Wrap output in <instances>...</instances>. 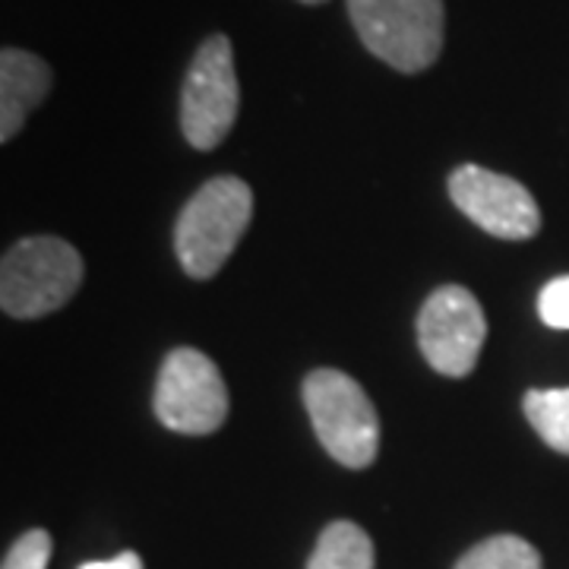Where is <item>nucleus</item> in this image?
Returning a JSON list of instances; mask_svg holds the SVG:
<instances>
[{
    "mask_svg": "<svg viewBox=\"0 0 569 569\" xmlns=\"http://www.w3.org/2000/svg\"><path fill=\"white\" fill-rule=\"evenodd\" d=\"M253 219V193L241 178L219 174L206 181L181 209L174 224V253L190 279H212Z\"/></svg>",
    "mask_w": 569,
    "mask_h": 569,
    "instance_id": "1",
    "label": "nucleus"
},
{
    "mask_svg": "<svg viewBox=\"0 0 569 569\" xmlns=\"http://www.w3.org/2000/svg\"><path fill=\"white\" fill-rule=\"evenodd\" d=\"M348 17L367 51L399 73H421L443 51V0H348Z\"/></svg>",
    "mask_w": 569,
    "mask_h": 569,
    "instance_id": "2",
    "label": "nucleus"
},
{
    "mask_svg": "<svg viewBox=\"0 0 569 569\" xmlns=\"http://www.w3.org/2000/svg\"><path fill=\"white\" fill-rule=\"evenodd\" d=\"M305 408L317 440L346 468L373 466L380 449V418L361 383L342 370H313L307 373Z\"/></svg>",
    "mask_w": 569,
    "mask_h": 569,
    "instance_id": "3",
    "label": "nucleus"
},
{
    "mask_svg": "<svg viewBox=\"0 0 569 569\" xmlns=\"http://www.w3.org/2000/svg\"><path fill=\"white\" fill-rule=\"evenodd\" d=\"M82 284V257L61 238H26L3 253L0 307L7 317L36 320L61 310Z\"/></svg>",
    "mask_w": 569,
    "mask_h": 569,
    "instance_id": "4",
    "label": "nucleus"
},
{
    "mask_svg": "<svg viewBox=\"0 0 569 569\" xmlns=\"http://www.w3.org/2000/svg\"><path fill=\"white\" fill-rule=\"evenodd\" d=\"M241 86L228 36H209L187 67L181 89V130L193 149H216L231 133Z\"/></svg>",
    "mask_w": 569,
    "mask_h": 569,
    "instance_id": "5",
    "label": "nucleus"
},
{
    "mask_svg": "<svg viewBox=\"0 0 569 569\" xmlns=\"http://www.w3.org/2000/svg\"><path fill=\"white\" fill-rule=\"evenodd\" d=\"M156 418L174 433L206 437L228 418V389L216 361L197 348H174L156 383Z\"/></svg>",
    "mask_w": 569,
    "mask_h": 569,
    "instance_id": "6",
    "label": "nucleus"
},
{
    "mask_svg": "<svg viewBox=\"0 0 569 569\" xmlns=\"http://www.w3.org/2000/svg\"><path fill=\"white\" fill-rule=\"evenodd\" d=\"M488 339L478 298L462 284L437 288L418 313V346L425 361L443 377H468Z\"/></svg>",
    "mask_w": 569,
    "mask_h": 569,
    "instance_id": "7",
    "label": "nucleus"
},
{
    "mask_svg": "<svg viewBox=\"0 0 569 569\" xmlns=\"http://www.w3.org/2000/svg\"><path fill=\"white\" fill-rule=\"evenodd\" d=\"M449 197L478 228L503 241H526L541 228V209L526 183L488 171L481 164H462L449 174Z\"/></svg>",
    "mask_w": 569,
    "mask_h": 569,
    "instance_id": "8",
    "label": "nucleus"
},
{
    "mask_svg": "<svg viewBox=\"0 0 569 569\" xmlns=\"http://www.w3.org/2000/svg\"><path fill=\"white\" fill-rule=\"evenodd\" d=\"M51 92V67L22 48L0 51V140L10 142Z\"/></svg>",
    "mask_w": 569,
    "mask_h": 569,
    "instance_id": "9",
    "label": "nucleus"
},
{
    "mask_svg": "<svg viewBox=\"0 0 569 569\" xmlns=\"http://www.w3.org/2000/svg\"><path fill=\"white\" fill-rule=\"evenodd\" d=\"M307 569H373V541L355 522H329Z\"/></svg>",
    "mask_w": 569,
    "mask_h": 569,
    "instance_id": "10",
    "label": "nucleus"
},
{
    "mask_svg": "<svg viewBox=\"0 0 569 569\" xmlns=\"http://www.w3.org/2000/svg\"><path fill=\"white\" fill-rule=\"evenodd\" d=\"M526 418L535 427V433L550 449L569 456V387L560 389H529L526 399Z\"/></svg>",
    "mask_w": 569,
    "mask_h": 569,
    "instance_id": "11",
    "label": "nucleus"
},
{
    "mask_svg": "<svg viewBox=\"0 0 569 569\" xmlns=\"http://www.w3.org/2000/svg\"><path fill=\"white\" fill-rule=\"evenodd\" d=\"M452 569H541V553L519 535H493L462 553Z\"/></svg>",
    "mask_w": 569,
    "mask_h": 569,
    "instance_id": "12",
    "label": "nucleus"
},
{
    "mask_svg": "<svg viewBox=\"0 0 569 569\" xmlns=\"http://www.w3.org/2000/svg\"><path fill=\"white\" fill-rule=\"evenodd\" d=\"M48 560H51V535L44 529H32L13 541L0 569H48Z\"/></svg>",
    "mask_w": 569,
    "mask_h": 569,
    "instance_id": "13",
    "label": "nucleus"
},
{
    "mask_svg": "<svg viewBox=\"0 0 569 569\" xmlns=\"http://www.w3.org/2000/svg\"><path fill=\"white\" fill-rule=\"evenodd\" d=\"M538 317L550 329H569V276L550 279L538 295Z\"/></svg>",
    "mask_w": 569,
    "mask_h": 569,
    "instance_id": "14",
    "label": "nucleus"
},
{
    "mask_svg": "<svg viewBox=\"0 0 569 569\" xmlns=\"http://www.w3.org/2000/svg\"><path fill=\"white\" fill-rule=\"evenodd\" d=\"M80 569H142V560L140 553L123 550V553L111 557V560H92V563H82Z\"/></svg>",
    "mask_w": 569,
    "mask_h": 569,
    "instance_id": "15",
    "label": "nucleus"
},
{
    "mask_svg": "<svg viewBox=\"0 0 569 569\" xmlns=\"http://www.w3.org/2000/svg\"><path fill=\"white\" fill-rule=\"evenodd\" d=\"M301 3H326V0H301Z\"/></svg>",
    "mask_w": 569,
    "mask_h": 569,
    "instance_id": "16",
    "label": "nucleus"
}]
</instances>
